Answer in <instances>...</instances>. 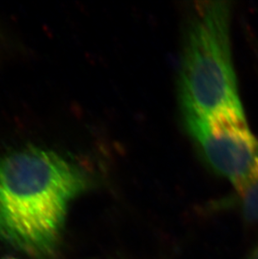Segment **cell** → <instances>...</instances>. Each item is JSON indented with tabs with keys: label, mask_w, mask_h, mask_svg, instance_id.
I'll list each match as a JSON object with an SVG mask.
<instances>
[{
	"label": "cell",
	"mask_w": 258,
	"mask_h": 259,
	"mask_svg": "<svg viewBox=\"0 0 258 259\" xmlns=\"http://www.w3.org/2000/svg\"><path fill=\"white\" fill-rule=\"evenodd\" d=\"M89 187L82 169L50 149L0 155V239L33 258H51L71 203Z\"/></svg>",
	"instance_id": "6da1fadb"
},
{
	"label": "cell",
	"mask_w": 258,
	"mask_h": 259,
	"mask_svg": "<svg viewBox=\"0 0 258 259\" xmlns=\"http://www.w3.org/2000/svg\"><path fill=\"white\" fill-rule=\"evenodd\" d=\"M231 10L226 1L197 3L187 21L178 81L184 115L243 108L232 60Z\"/></svg>",
	"instance_id": "7a4b0ae2"
},
{
	"label": "cell",
	"mask_w": 258,
	"mask_h": 259,
	"mask_svg": "<svg viewBox=\"0 0 258 259\" xmlns=\"http://www.w3.org/2000/svg\"><path fill=\"white\" fill-rule=\"evenodd\" d=\"M189 135L209 166L238 187L258 156V140L243 108H224L201 115H184Z\"/></svg>",
	"instance_id": "3957f363"
},
{
	"label": "cell",
	"mask_w": 258,
	"mask_h": 259,
	"mask_svg": "<svg viewBox=\"0 0 258 259\" xmlns=\"http://www.w3.org/2000/svg\"><path fill=\"white\" fill-rule=\"evenodd\" d=\"M235 191L245 221L250 223L258 222V156L246 178Z\"/></svg>",
	"instance_id": "277c9868"
},
{
	"label": "cell",
	"mask_w": 258,
	"mask_h": 259,
	"mask_svg": "<svg viewBox=\"0 0 258 259\" xmlns=\"http://www.w3.org/2000/svg\"><path fill=\"white\" fill-rule=\"evenodd\" d=\"M244 259H258V244H256V247Z\"/></svg>",
	"instance_id": "5b68a950"
},
{
	"label": "cell",
	"mask_w": 258,
	"mask_h": 259,
	"mask_svg": "<svg viewBox=\"0 0 258 259\" xmlns=\"http://www.w3.org/2000/svg\"><path fill=\"white\" fill-rule=\"evenodd\" d=\"M3 259H16V258H15V257H5V258H3Z\"/></svg>",
	"instance_id": "8992f818"
}]
</instances>
